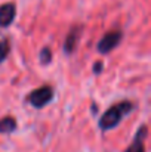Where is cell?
I'll return each mask as SVG.
<instances>
[{
	"label": "cell",
	"mask_w": 151,
	"mask_h": 152,
	"mask_svg": "<svg viewBox=\"0 0 151 152\" xmlns=\"http://www.w3.org/2000/svg\"><path fill=\"white\" fill-rule=\"evenodd\" d=\"M79 37H80L79 28H73V30L68 33V36H67V39H65V43H64V50H65V53H68V55H70V53H73V52H74Z\"/></svg>",
	"instance_id": "8992f818"
},
{
	"label": "cell",
	"mask_w": 151,
	"mask_h": 152,
	"mask_svg": "<svg viewBox=\"0 0 151 152\" xmlns=\"http://www.w3.org/2000/svg\"><path fill=\"white\" fill-rule=\"evenodd\" d=\"M147 134H148V130H147V126H142L135 137H133V142L126 148L124 152H145V139H147Z\"/></svg>",
	"instance_id": "277c9868"
},
{
	"label": "cell",
	"mask_w": 151,
	"mask_h": 152,
	"mask_svg": "<svg viewBox=\"0 0 151 152\" xmlns=\"http://www.w3.org/2000/svg\"><path fill=\"white\" fill-rule=\"evenodd\" d=\"M15 15H16V9H15V4L13 3H4L0 6V27L4 28V27H9L13 19H15Z\"/></svg>",
	"instance_id": "5b68a950"
},
{
	"label": "cell",
	"mask_w": 151,
	"mask_h": 152,
	"mask_svg": "<svg viewBox=\"0 0 151 152\" xmlns=\"http://www.w3.org/2000/svg\"><path fill=\"white\" fill-rule=\"evenodd\" d=\"M16 129V121L13 117L7 115L0 120V133H12Z\"/></svg>",
	"instance_id": "52a82bcc"
},
{
	"label": "cell",
	"mask_w": 151,
	"mask_h": 152,
	"mask_svg": "<svg viewBox=\"0 0 151 152\" xmlns=\"http://www.w3.org/2000/svg\"><path fill=\"white\" fill-rule=\"evenodd\" d=\"M9 50H10V48H9V42H7V40L0 42V62H3V61L7 58Z\"/></svg>",
	"instance_id": "ba28073f"
},
{
	"label": "cell",
	"mask_w": 151,
	"mask_h": 152,
	"mask_svg": "<svg viewBox=\"0 0 151 152\" xmlns=\"http://www.w3.org/2000/svg\"><path fill=\"white\" fill-rule=\"evenodd\" d=\"M53 99V89L50 86H42L30 93L28 101L34 108H43Z\"/></svg>",
	"instance_id": "7a4b0ae2"
},
{
	"label": "cell",
	"mask_w": 151,
	"mask_h": 152,
	"mask_svg": "<svg viewBox=\"0 0 151 152\" xmlns=\"http://www.w3.org/2000/svg\"><path fill=\"white\" fill-rule=\"evenodd\" d=\"M50 59H52V53H50V49L49 48H45V49H42L40 52V62L42 64H49Z\"/></svg>",
	"instance_id": "9c48e42d"
},
{
	"label": "cell",
	"mask_w": 151,
	"mask_h": 152,
	"mask_svg": "<svg viewBox=\"0 0 151 152\" xmlns=\"http://www.w3.org/2000/svg\"><path fill=\"white\" fill-rule=\"evenodd\" d=\"M101 69H102V62H96V64H95V69H94V71H95L96 74H99Z\"/></svg>",
	"instance_id": "30bf717a"
},
{
	"label": "cell",
	"mask_w": 151,
	"mask_h": 152,
	"mask_svg": "<svg viewBox=\"0 0 151 152\" xmlns=\"http://www.w3.org/2000/svg\"><path fill=\"white\" fill-rule=\"evenodd\" d=\"M122 37H123V36H122L120 31H110V33H107L99 40V43H98V52H99V53H104V55H105V53H110V52L120 43Z\"/></svg>",
	"instance_id": "3957f363"
},
{
	"label": "cell",
	"mask_w": 151,
	"mask_h": 152,
	"mask_svg": "<svg viewBox=\"0 0 151 152\" xmlns=\"http://www.w3.org/2000/svg\"><path fill=\"white\" fill-rule=\"evenodd\" d=\"M132 108L133 106H132L130 102H120V103L113 105L110 109H107L104 112V115L99 118V127L102 130H111V129H114L122 121V118Z\"/></svg>",
	"instance_id": "6da1fadb"
}]
</instances>
